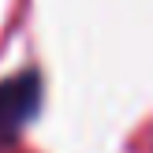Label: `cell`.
Here are the masks:
<instances>
[{"label": "cell", "instance_id": "cell-1", "mask_svg": "<svg viewBox=\"0 0 153 153\" xmlns=\"http://www.w3.org/2000/svg\"><path fill=\"white\" fill-rule=\"evenodd\" d=\"M41 108V79L37 71H22L0 82V146L11 142Z\"/></svg>", "mask_w": 153, "mask_h": 153}]
</instances>
